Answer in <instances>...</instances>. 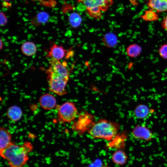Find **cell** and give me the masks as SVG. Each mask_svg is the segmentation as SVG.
<instances>
[{
  "instance_id": "277c9868",
  "label": "cell",
  "mask_w": 167,
  "mask_h": 167,
  "mask_svg": "<svg viewBox=\"0 0 167 167\" xmlns=\"http://www.w3.org/2000/svg\"><path fill=\"white\" fill-rule=\"evenodd\" d=\"M77 113L75 104L72 102H66L58 109V119L61 123H70L75 118Z\"/></svg>"
},
{
  "instance_id": "5bb4252c",
  "label": "cell",
  "mask_w": 167,
  "mask_h": 167,
  "mask_svg": "<svg viewBox=\"0 0 167 167\" xmlns=\"http://www.w3.org/2000/svg\"><path fill=\"white\" fill-rule=\"evenodd\" d=\"M7 115L11 121L16 122L20 119L23 115L21 108L18 106L13 105L7 109Z\"/></svg>"
},
{
  "instance_id": "cb8c5ba5",
  "label": "cell",
  "mask_w": 167,
  "mask_h": 167,
  "mask_svg": "<svg viewBox=\"0 0 167 167\" xmlns=\"http://www.w3.org/2000/svg\"><path fill=\"white\" fill-rule=\"evenodd\" d=\"M0 44H1V45H0V49H2V46H3V44H2V41L1 40H0Z\"/></svg>"
},
{
  "instance_id": "4fadbf2b",
  "label": "cell",
  "mask_w": 167,
  "mask_h": 167,
  "mask_svg": "<svg viewBox=\"0 0 167 167\" xmlns=\"http://www.w3.org/2000/svg\"><path fill=\"white\" fill-rule=\"evenodd\" d=\"M11 135L7 129L1 127L0 130V151L2 150L11 143Z\"/></svg>"
},
{
  "instance_id": "ba28073f",
  "label": "cell",
  "mask_w": 167,
  "mask_h": 167,
  "mask_svg": "<svg viewBox=\"0 0 167 167\" xmlns=\"http://www.w3.org/2000/svg\"><path fill=\"white\" fill-rule=\"evenodd\" d=\"M132 135L135 138L146 141L151 140L153 135L151 131L143 125L135 126L132 131Z\"/></svg>"
},
{
  "instance_id": "d4e9b609",
  "label": "cell",
  "mask_w": 167,
  "mask_h": 167,
  "mask_svg": "<svg viewBox=\"0 0 167 167\" xmlns=\"http://www.w3.org/2000/svg\"><path fill=\"white\" fill-rule=\"evenodd\" d=\"M4 1H11V0H3Z\"/></svg>"
},
{
  "instance_id": "ac0fdd59",
  "label": "cell",
  "mask_w": 167,
  "mask_h": 167,
  "mask_svg": "<svg viewBox=\"0 0 167 167\" xmlns=\"http://www.w3.org/2000/svg\"><path fill=\"white\" fill-rule=\"evenodd\" d=\"M69 20L71 26L73 28H76L80 24L82 19L79 14L74 12L71 14L69 17Z\"/></svg>"
},
{
  "instance_id": "3957f363",
  "label": "cell",
  "mask_w": 167,
  "mask_h": 167,
  "mask_svg": "<svg viewBox=\"0 0 167 167\" xmlns=\"http://www.w3.org/2000/svg\"><path fill=\"white\" fill-rule=\"evenodd\" d=\"M76 0L84 5L86 12L90 17L97 20L101 19V12L108 10L113 3V0Z\"/></svg>"
},
{
  "instance_id": "44dd1931",
  "label": "cell",
  "mask_w": 167,
  "mask_h": 167,
  "mask_svg": "<svg viewBox=\"0 0 167 167\" xmlns=\"http://www.w3.org/2000/svg\"><path fill=\"white\" fill-rule=\"evenodd\" d=\"M161 25L164 30L167 31V14L165 16L162 21Z\"/></svg>"
},
{
  "instance_id": "5b68a950",
  "label": "cell",
  "mask_w": 167,
  "mask_h": 167,
  "mask_svg": "<svg viewBox=\"0 0 167 167\" xmlns=\"http://www.w3.org/2000/svg\"><path fill=\"white\" fill-rule=\"evenodd\" d=\"M49 90L60 96L66 94V87L69 79L52 74H47Z\"/></svg>"
},
{
  "instance_id": "8992f818",
  "label": "cell",
  "mask_w": 167,
  "mask_h": 167,
  "mask_svg": "<svg viewBox=\"0 0 167 167\" xmlns=\"http://www.w3.org/2000/svg\"><path fill=\"white\" fill-rule=\"evenodd\" d=\"M95 122L92 115L87 112L80 114L72 126V129L79 134L88 131Z\"/></svg>"
},
{
  "instance_id": "d6986e66",
  "label": "cell",
  "mask_w": 167,
  "mask_h": 167,
  "mask_svg": "<svg viewBox=\"0 0 167 167\" xmlns=\"http://www.w3.org/2000/svg\"><path fill=\"white\" fill-rule=\"evenodd\" d=\"M141 18L146 21H154L159 19L157 14L151 10L146 11Z\"/></svg>"
},
{
  "instance_id": "9c48e42d",
  "label": "cell",
  "mask_w": 167,
  "mask_h": 167,
  "mask_svg": "<svg viewBox=\"0 0 167 167\" xmlns=\"http://www.w3.org/2000/svg\"><path fill=\"white\" fill-rule=\"evenodd\" d=\"M49 49L48 51L46 57L48 58H54L59 60L65 55L66 51L62 46H58L54 41L50 42Z\"/></svg>"
},
{
  "instance_id": "7402d4cb",
  "label": "cell",
  "mask_w": 167,
  "mask_h": 167,
  "mask_svg": "<svg viewBox=\"0 0 167 167\" xmlns=\"http://www.w3.org/2000/svg\"><path fill=\"white\" fill-rule=\"evenodd\" d=\"M161 54L163 57H166L167 56V45L163 46L160 50Z\"/></svg>"
},
{
  "instance_id": "30bf717a",
  "label": "cell",
  "mask_w": 167,
  "mask_h": 167,
  "mask_svg": "<svg viewBox=\"0 0 167 167\" xmlns=\"http://www.w3.org/2000/svg\"><path fill=\"white\" fill-rule=\"evenodd\" d=\"M154 112L152 109L150 108L145 104H139L135 108L134 113L135 117L138 119H145Z\"/></svg>"
},
{
  "instance_id": "6da1fadb",
  "label": "cell",
  "mask_w": 167,
  "mask_h": 167,
  "mask_svg": "<svg viewBox=\"0 0 167 167\" xmlns=\"http://www.w3.org/2000/svg\"><path fill=\"white\" fill-rule=\"evenodd\" d=\"M33 149L32 144L25 142L19 145L12 142L4 149L0 151L1 156L7 161L8 167H23L29 159L28 154Z\"/></svg>"
},
{
  "instance_id": "e0dca14e",
  "label": "cell",
  "mask_w": 167,
  "mask_h": 167,
  "mask_svg": "<svg viewBox=\"0 0 167 167\" xmlns=\"http://www.w3.org/2000/svg\"><path fill=\"white\" fill-rule=\"evenodd\" d=\"M116 36L112 33H108L105 35L103 38L104 44L108 47L115 46L117 43Z\"/></svg>"
},
{
  "instance_id": "52a82bcc",
  "label": "cell",
  "mask_w": 167,
  "mask_h": 167,
  "mask_svg": "<svg viewBox=\"0 0 167 167\" xmlns=\"http://www.w3.org/2000/svg\"><path fill=\"white\" fill-rule=\"evenodd\" d=\"M50 63L49 68L46 70V74H52L63 78L69 79V71L66 67V63H61L59 60L51 58L48 59Z\"/></svg>"
},
{
  "instance_id": "7c38bea8",
  "label": "cell",
  "mask_w": 167,
  "mask_h": 167,
  "mask_svg": "<svg viewBox=\"0 0 167 167\" xmlns=\"http://www.w3.org/2000/svg\"><path fill=\"white\" fill-rule=\"evenodd\" d=\"M147 6L150 10L161 12L167 11V0H148Z\"/></svg>"
},
{
  "instance_id": "7a4b0ae2",
  "label": "cell",
  "mask_w": 167,
  "mask_h": 167,
  "mask_svg": "<svg viewBox=\"0 0 167 167\" xmlns=\"http://www.w3.org/2000/svg\"><path fill=\"white\" fill-rule=\"evenodd\" d=\"M120 128L118 123L105 119H101L94 122L88 133L94 139L111 140L117 135Z\"/></svg>"
},
{
  "instance_id": "ffe728a7",
  "label": "cell",
  "mask_w": 167,
  "mask_h": 167,
  "mask_svg": "<svg viewBox=\"0 0 167 167\" xmlns=\"http://www.w3.org/2000/svg\"><path fill=\"white\" fill-rule=\"evenodd\" d=\"M0 24L1 26L5 25L7 22V19L5 14L2 12H1L0 15Z\"/></svg>"
},
{
  "instance_id": "484cf974",
  "label": "cell",
  "mask_w": 167,
  "mask_h": 167,
  "mask_svg": "<svg viewBox=\"0 0 167 167\" xmlns=\"http://www.w3.org/2000/svg\"><path fill=\"white\" fill-rule=\"evenodd\" d=\"M47 0V1H53V0Z\"/></svg>"
},
{
  "instance_id": "603a6c76",
  "label": "cell",
  "mask_w": 167,
  "mask_h": 167,
  "mask_svg": "<svg viewBox=\"0 0 167 167\" xmlns=\"http://www.w3.org/2000/svg\"><path fill=\"white\" fill-rule=\"evenodd\" d=\"M133 4L136 5L137 3L136 0H129Z\"/></svg>"
},
{
  "instance_id": "8fae6325",
  "label": "cell",
  "mask_w": 167,
  "mask_h": 167,
  "mask_svg": "<svg viewBox=\"0 0 167 167\" xmlns=\"http://www.w3.org/2000/svg\"><path fill=\"white\" fill-rule=\"evenodd\" d=\"M39 103L43 108L50 110L53 109L56 106V101L53 95L46 93L42 95L40 97Z\"/></svg>"
},
{
  "instance_id": "2e32d148",
  "label": "cell",
  "mask_w": 167,
  "mask_h": 167,
  "mask_svg": "<svg viewBox=\"0 0 167 167\" xmlns=\"http://www.w3.org/2000/svg\"><path fill=\"white\" fill-rule=\"evenodd\" d=\"M21 50L22 53L27 56H31L34 55L37 50L36 45L31 41L26 42L22 45Z\"/></svg>"
},
{
  "instance_id": "9a60e30c",
  "label": "cell",
  "mask_w": 167,
  "mask_h": 167,
  "mask_svg": "<svg viewBox=\"0 0 167 167\" xmlns=\"http://www.w3.org/2000/svg\"><path fill=\"white\" fill-rule=\"evenodd\" d=\"M113 162L115 164L122 165L125 164L128 157L126 153L121 149L117 150L113 154L112 157Z\"/></svg>"
}]
</instances>
